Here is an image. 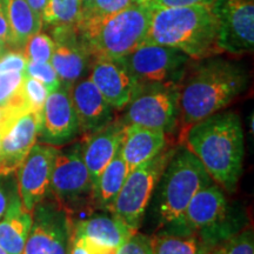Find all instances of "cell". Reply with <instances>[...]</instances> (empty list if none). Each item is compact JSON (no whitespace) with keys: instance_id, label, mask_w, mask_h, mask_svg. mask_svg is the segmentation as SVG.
<instances>
[{"instance_id":"obj_38","label":"cell","mask_w":254,"mask_h":254,"mask_svg":"<svg viewBox=\"0 0 254 254\" xmlns=\"http://www.w3.org/2000/svg\"><path fill=\"white\" fill-rule=\"evenodd\" d=\"M0 39L6 41L8 47H11L12 33L6 11V0H0Z\"/></svg>"},{"instance_id":"obj_16","label":"cell","mask_w":254,"mask_h":254,"mask_svg":"<svg viewBox=\"0 0 254 254\" xmlns=\"http://www.w3.org/2000/svg\"><path fill=\"white\" fill-rule=\"evenodd\" d=\"M55 51L51 64L58 74L60 85L71 90L86 72L90 57L82 49L74 26H57L52 30Z\"/></svg>"},{"instance_id":"obj_15","label":"cell","mask_w":254,"mask_h":254,"mask_svg":"<svg viewBox=\"0 0 254 254\" xmlns=\"http://www.w3.org/2000/svg\"><path fill=\"white\" fill-rule=\"evenodd\" d=\"M41 113L25 112L1 136L0 176L8 177L18 170L30 153L40 132Z\"/></svg>"},{"instance_id":"obj_18","label":"cell","mask_w":254,"mask_h":254,"mask_svg":"<svg viewBox=\"0 0 254 254\" xmlns=\"http://www.w3.org/2000/svg\"><path fill=\"white\" fill-rule=\"evenodd\" d=\"M127 125L122 118L113 119L99 131L84 135L81 141L82 159L93 183V187L104 168L122 148Z\"/></svg>"},{"instance_id":"obj_3","label":"cell","mask_w":254,"mask_h":254,"mask_svg":"<svg viewBox=\"0 0 254 254\" xmlns=\"http://www.w3.org/2000/svg\"><path fill=\"white\" fill-rule=\"evenodd\" d=\"M144 44L173 47L194 60L221 55L217 20L208 5L153 9Z\"/></svg>"},{"instance_id":"obj_32","label":"cell","mask_w":254,"mask_h":254,"mask_svg":"<svg viewBox=\"0 0 254 254\" xmlns=\"http://www.w3.org/2000/svg\"><path fill=\"white\" fill-rule=\"evenodd\" d=\"M25 78L23 72L0 73V106H5L17 94Z\"/></svg>"},{"instance_id":"obj_28","label":"cell","mask_w":254,"mask_h":254,"mask_svg":"<svg viewBox=\"0 0 254 254\" xmlns=\"http://www.w3.org/2000/svg\"><path fill=\"white\" fill-rule=\"evenodd\" d=\"M55 51V41L49 34L38 32L33 34L24 46V55L27 62L50 63Z\"/></svg>"},{"instance_id":"obj_42","label":"cell","mask_w":254,"mask_h":254,"mask_svg":"<svg viewBox=\"0 0 254 254\" xmlns=\"http://www.w3.org/2000/svg\"><path fill=\"white\" fill-rule=\"evenodd\" d=\"M92 2H93V0H81V11L82 9L90 7Z\"/></svg>"},{"instance_id":"obj_20","label":"cell","mask_w":254,"mask_h":254,"mask_svg":"<svg viewBox=\"0 0 254 254\" xmlns=\"http://www.w3.org/2000/svg\"><path fill=\"white\" fill-rule=\"evenodd\" d=\"M134 233V228L113 214H94L73 222L72 234L118 251Z\"/></svg>"},{"instance_id":"obj_21","label":"cell","mask_w":254,"mask_h":254,"mask_svg":"<svg viewBox=\"0 0 254 254\" xmlns=\"http://www.w3.org/2000/svg\"><path fill=\"white\" fill-rule=\"evenodd\" d=\"M167 146V134L160 129L128 125L126 127L120 153L131 172L139 165L160 153Z\"/></svg>"},{"instance_id":"obj_34","label":"cell","mask_w":254,"mask_h":254,"mask_svg":"<svg viewBox=\"0 0 254 254\" xmlns=\"http://www.w3.org/2000/svg\"><path fill=\"white\" fill-rule=\"evenodd\" d=\"M117 254H153L151 238L141 233H134L120 247Z\"/></svg>"},{"instance_id":"obj_12","label":"cell","mask_w":254,"mask_h":254,"mask_svg":"<svg viewBox=\"0 0 254 254\" xmlns=\"http://www.w3.org/2000/svg\"><path fill=\"white\" fill-rule=\"evenodd\" d=\"M217 45L221 53L241 56L254 47V0H214Z\"/></svg>"},{"instance_id":"obj_5","label":"cell","mask_w":254,"mask_h":254,"mask_svg":"<svg viewBox=\"0 0 254 254\" xmlns=\"http://www.w3.org/2000/svg\"><path fill=\"white\" fill-rule=\"evenodd\" d=\"M212 183L199 159L187 147H177L155 189L160 232L183 234L184 214L190 201Z\"/></svg>"},{"instance_id":"obj_8","label":"cell","mask_w":254,"mask_h":254,"mask_svg":"<svg viewBox=\"0 0 254 254\" xmlns=\"http://www.w3.org/2000/svg\"><path fill=\"white\" fill-rule=\"evenodd\" d=\"M176 150L177 147L170 148L167 146L155 157L132 170L114 199L110 213L138 231L159 179Z\"/></svg>"},{"instance_id":"obj_7","label":"cell","mask_w":254,"mask_h":254,"mask_svg":"<svg viewBox=\"0 0 254 254\" xmlns=\"http://www.w3.org/2000/svg\"><path fill=\"white\" fill-rule=\"evenodd\" d=\"M52 199L67 213L91 215L94 206V187L82 159L81 142L66 151H59L50 182Z\"/></svg>"},{"instance_id":"obj_36","label":"cell","mask_w":254,"mask_h":254,"mask_svg":"<svg viewBox=\"0 0 254 254\" xmlns=\"http://www.w3.org/2000/svg\"><path fill=\"white\" fill-rule=\"evenodd\" d=\"M150 6L152 9L157 8H170V7H187L195 5H208L213 4L214 0H138Z\"/></svg>"},{"instance_id":"obj_2","label":"cell","mask_w":254,"mask_h":254,"mask_svg":"<svg viewBox=\"0 0 254 254\" xmlns=\"http://www.w3.org/2000/svg\"><path fill=\"white\" fill-rule=\"evenodd\" d=\"M182 139L215 184L228 193L237 190L243 173L245 142L236 112L212 114L189 127Z\"/></svg>"},{"instance_id":"obj_35","label":"cell","mask_w":254,"mask_h":254,"mask_svg":"<svg viewBox=\"0 0 254 254\" xmlns=\"http://www.w3.org/2000/svg\"><path fill=\"white\" fill-rule=\"evenodd\" d=\"M27 65V59L20 51H7L0 58V73L1 72H23Z\"/></svg>"},{"instance_id":"obj_40","label":"cell","mask_w":254,"mask_h":254,"mask_svg":"<svg viewBox=\"0 0 254 254\" xmlns=\"http://www.w3.org/2000/svg\"><path fill=\"white\" fill-rule=\"evenodd\" d=\"M26 1L31 6V8L41 18V13H43L44 8H45L49 0H26Z\"/></svg>"},{"instance_id":"obj_19","label":"cell","mask_w":254,"mask_h":254,"mask_svg":"<svg viewBox=\"0 0 254 254\" xmlns=\"http://www.w3.org/2000/svg\"><path fill=\"white\" fill-rule=\"evenodd\" d=\"M69 92L77 113L79 131L84 135L99 131L114 119V109L90 78L75 82Z\"/></svg>"},{"instance_id":"obj_39","label":"cell","mask_w":254,"mask_h":254,"mask_svg":"<svg viewBox=\"0 0 254 254\" xmlns=\"http://www.w3.org/2000/svg\"><path fill=\"white\" fill-rule=\"evenodd\" d=\"M4 176H0V219L5 214L12 196L17 192V190H12L7 186V184L4 182Z\"/></svg>"},{"instance_id":"obj_37","label":"cell","mask_w":254,"mask_h":254,"mask_svg":"<svg viewBox=\"0 0 254 254\" xmlns=\"http://www.w3.org/2000/svg\"><path fill=\"white\" fill-rule=\"evenodd\" d=\"M23 113H25V111L9 106V105L0 106V135H4Z\"/></svg>"},{"instance_id":"obj_11","label":"cell","mask_w":254,"mask_h":254,"mask_svg":"<svg viewBox=\"0 0 254 254\" xmlns=\"http://www.w3.org/2000/svg\"><path fill=\"white\" fill-rule=\"evenodd\" d=\"M73 220L53 199L40 201L32 212V226L21 254H69Z\"/></svg>"},{"instance_id":"obj_44","label":"cell","mask_w":254,"mask_h":254,"mask_svg":"<svg viewBox=\"0 0 254 254\" xmlns=\"http://www.w3.org/2000/svg\"><path fill=\"white\" fill-rule=\"evenodd\" d=\"M0 144H1V135H0Z\"/></svg>"},{"instance_id":"obj_14","label":"cell","mask_w":254,"mask_h":254,"mask_svg":"<svg viewBox=\"0 0 254 254\" xmlns=\"http://www.w3.org/2000/svg\"><path fill=\"white\" fill-rule=\"evenodd\" d=\"M79 124L73 106L71 92L60 85L49 94L41 111L39 136L44 144L52 146L66 145L77 138Z\"/></svg>"},{"instance_id":"obj_30","label":"cell","mask_w":254,"mask_h":254,"mask_svg":"<svg viewBox=\"0 0 254 254\" xmlns=\"http://www.w3.org/2000/svg\"><path fill=\"white\" fill-rule=\"evenodd\" d=\"M20 91L27 111L41 113L44 104H45L47 97L50 94L47 88L37 79L25 75Z\"/></svg>"},{"instance_id":"obj_33","label":"cell","mask_w":254,"mask_h":254,"mask_svg":"<svg viewBox=\"0 0 254 254\" xmlns=\"http://www.w3.org/2000/svg\"><path fill=\"white\" fill-rule=\"evenodd\" d=\"M117 250L100 245L88 238L72 234L69 254H117Z\"/></svg>"},{"instance_id":"obj_29","label":"cell","mask_w":254,"mask_h":254,"mask_svg":"<svg viewBox=\"0 0 254 254\" xmlns=\"http://www.w3.org/2000/svg\"><path fill=\"white\" fill-rule=\"evenodd\" d=\"M135 0H93L90 7L82 9L78 21L99 20L110 17L128 7Z\"/></svg>"},{"instance_id":"obj_6","label":"cell","mask_w":254,"mask_h":254,"mask_svg":"<svg viewBox=\"0 0 254 254\" xmlns=\"http://www.w3.org/2000/svg\"><path fill=\"white\" fill-rule=\"evenodd\" d=\"M243 226L239 212L231 207L221 187L212 183L190 201L184 214L183 234H194L212 249L240 232Z\"/></svg>"},{"instance_id":"obj_1","label":"cell","mask_w":254,"mask_h":254,"mask_svg":"<svg viewBox=\"0 0 254 254\" xmlns=\"http://www.w3.org/2000/svg\"><path fill=\"white\" fill-rule=\"evenodd\" d=\"M198 62L180 84L182 138L193 124L220 112L249 87V71L241 64L217 56Z\"/></svg>"},{"instance_id":"obj_43","label":"cell","mask_w":254,"mask_h":254,"mask_svg":"<svg viewBox=\"0 0 254 254\" xmlns=\"http://www.w3.org/2000/svg\"><path fill=\"white\" fill-rule=\"evenodd\" d=\"M0 254H7V253H6V252H5V251H4V250H2V249H1V247H0Z\"/></svg>"},{"instance_id":"obj_23","label":"cell","mask_w":254,"mask_h":254,"mask_svg":"<svg viewBox=\"0 0 254 254\" xmlns=\"http://www.w3.org/2000/svg\"><path fill=\"white\" fill-rule=\"evenodd\" d=\"M128 167L124 160L120 151L114 155L110 164L98 178L94 185V206L95 209L110 212L114 199L118 195L128 176Z\"/></svg>"},{"instance_id":"obj_31","label":"cell","mask_w":254,"mask_h":254,"mask_svg":"<svg viewBox=\"0 0 254 254\" xmlns=\"http://www.w3.org/2000/svg\"><path fill=\"white\" fill-rule=\"evenodd\" d=\"M24 74L26 77L34 78L38 81H40L47 88L50 93L55 92L60 86L58 74H57L51 63L27 62Z\"/></svg>"},{"instance_id":"obj_17","label":"cell","mask_w":254,"mask_h":254,"mask_svg":"<svg viewBox=\"0 0 254 254\" xmlns=\"http://www.w3.org/2000/svg\"><path fill=\"white\" fill-rule=\"evenodd\" d=\"M90 79L114 110L125 109L139 88L135 79L118 60H94Z\"/></svg>"},{"instance_id":"obj_27","label":"cell","mask_w":254,"mask_h":254,"mask_svg":"<svg viewBox=\"0 0 254 254\" xmlns=\"http://www.w3.org/2000/svg\"><path fill=\"white\" fill-rule=\"evenodd\" d=\"M208 254H254L253 230H241L212 247Z\"/></svg>"},{"instance_id":"obj_24","label":"cell","mask_w":254,"mask_h":254,"mask_svg":"<svg viewBox=\"0 0 254 254\" xmlns=\"http://www.w3.org/2000/svg\"><path fill=\"white\" fill-rule=\"evenodd\" d=\"M6 11L12 33L11 47L19 51L33 34L40 32L43 21L26 0H6Z\"/></svg>"},{"instance_id":"obj_10","label":"cell","mask_w":254,"mask_h":254,"mask_svg":"<svg viewBox=\"0 0 254 254\" xmlns=\"http://www.w3.org/2000/svg\"><path fill=\"white\" fill-rule=\"evenodd\" d=\"M190 58L173 47L142 44L118 62L142 85H180Z\"/></svg>"},{"instance_id":"obj_9","label":"cell","mask_w":254,"mask_h":254,"mask_svg":"<svg viewBox=\"0 0 254 254\" xmlns=\"http://www.w3.org/2000/svg\"><path fill=\"white\" fill-rule=\"evenodd\" d=\"M180 85H139L122 120L171 134L179 125Z\"/></svg>"},{"instance_id":"obj_22","label":"cell","mask_w":254,"mask_h":254,"mask_svg":"<svg viewBox=\"0 0 254 254\" xmlns=\"http://www.w3.org/2000/svg\"><path fill=\"white\" fill-rule=\"evenodd\" d=\"M32 226V213L21 204L18 190L0 220V247L7 254H21Z\"/></svg>"},{"instance_id":"obj_13","label":"cell","mask_w":254,"mask_h":254,"mask_svg":"<svg viewBox=\"0 0 254 254\" xmlns=\"http://www.w3.org/2000/svg\"><path fill=\"white\" fill-rule=\"evenodd\" d=\"M59 150L49 144H36L17 172V190L21 204L28 212L47 198L55 160Z\"/></svg>"},{"instance_id":"obj_4","label":"cell","mask_w":254,"mask_h":254,"mask_svg":"<svg viewBox=\"0 0 254 254\" xmlns=\"http://www.w3.org/2000/svg\"><path fill=\"white\" fill-rule=\"evenodd\" d=\"M152 9L135 0L118 13L99 20L78 21V39L93 60H118L145 43L150 30Z\"/></svg>"},{"instance_id":"obj_26","label":"cell","mask_w":254,"mask_h":254,"mask_svg":"<svg viewBox=\"0 0 254 254\" xmlns=\"http://www.w3.org/2000/svg\"><path fill=\"white\" fill-rule=\"evenodd\" d=\"M81 13V0H49L41 13L43 25L75 26Z\"/></svg>"},{"instance_id":"obj_41","label":"cell","mask_w":254,"mask_h":254,"mask_svg":"<svg viewBox=\"0 0 254 254\" xmlns=\"http://www.w3.org/2000/svg\"><path fill=\"white\" fill-rule=\"evenodd\" d=\"M7 51H8L7 43H6V41H4V40L0 39V58H1V57L4 56L5 53L7 52Z\"/></svg>"},{"instance_id":"obj_25","label":"cell","mask_w":254,"mask_h":254,"mask_svg":"<svg viewBox=\"0 0 254 254\" xmlns=\"http://www.w3.org/2000/svg\"><path fill=\"white\" fill-rule=\"evenodd\" d=\"M153 254H208L211 247L194 234L160 232L151 238Z\"/></svg>"}]
</instances>
